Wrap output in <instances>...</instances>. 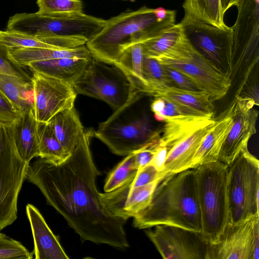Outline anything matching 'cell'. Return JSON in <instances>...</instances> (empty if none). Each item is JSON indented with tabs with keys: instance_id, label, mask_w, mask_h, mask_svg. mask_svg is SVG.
<instances>
[{
	"instance_id": "cell-36",
	"label": "cell",
	"mask_w": 259,
	"mask_h": 259,
	"mask_svg": "<svg viewBox=\"0 0 259 259\" xmlns=\"http://www.w3.org/2000/svg\"><path fill=\"white\" fill-rule=\"evenodd\" d=\"M33 254L21 242L0 233V259H31Z\"/></svg>"
},
{
	"instance_id": "cell-5",
	"label": "cell",
	"mask_w": 259,
	"mask_h": 259,
	"mask_svg": "<svg viewBox=\"0 0 259 259\" xmlns=\"http://www.w3.org/2000/svg\"><path fill=\"white\" fill-rule=\"evenodd\" d=\"M233 42L225 62L226 74L235 91H242L259 60V0H239Z\"/></svg>"
},
{
	"instance_id": "cell-18",
	"label": "cell",
	"mask_w": 259,
	"mask_h": 259,
	"mask_svg": "<svg viewBox=\"0 0 259 259\" xmlns=\"http://www.w3.org/2000/svg\"><path fill=\"white\" fill-rule=\"evenodd\" d=\"M161 181L157 180L135 188L131 187L130 181L113 191L101 193V199L112 214L127 220L135 217L150 204L155 189Z\"/></svg>"
},
{
	"instance_id": "cell-17",
	"label": "cell",
	"mask_w": 259,
	"mask_h": 259,
	"mask_svg": "<svg viewBox=\"0 0 259 259\" xmlns=\"http://www.w3.org/2000/svg\"><path fill=\"white\" fill-rule=\"evenodd\" d=\"M146 234L163 258L205 259L208 244L198 233L161 225Z\"/></svg>"
},
{
	"instance_id": "cell-1",
	"label": "cell",
	"mask_w": 259,
	"mask_h": 259,
	"mask_svg": "<svg viewBox=\"0 0 259 259\" xmlns=\"http://www.w3.org/2000/svg\"><path fill=\"white\" fill-rule=\"evenodd\" d=\"M94 132L92 128L84 130L71 155L61 164L39 157L30 162L26 179L38 188L82 241L126 248L129 244L124 227L127 220L104 206L96 187L100 173L90 148Z\"/></svg>"
},
{
	"instance_id": "cell-30",
	"label": "cell",
	"mask_w": 259,
	"mask_h": 259,
	"mask_svg": "<svg viewBox=\"0 0 259 259\" xmlns=\"http://www.w3.org/2000/svg\"><path fill=\"white\" fill-rule=\"evenodd\" d=\"M183 32L181 23H175L155 36L142 42L144 56L154 58L162 55L176 42Z\"/></svg>"
},
{
	"instance_id": "cell-2",
	"label": "cell",
	"mask_w": 259,
	"mask_h": 259,
	"mask_svg": "<svg viewBox=\"0 0 259 259\" xmlns=\"http://www.w3.org/2000/svg\"><path fill=\"white\" fill-rule=\"evenodd\" d=\"M134 218V226L141 229L164 225L200 233L201 220L194 169L164 178L155 188L150 204Z\"/></svg>"
},
{
	"instance_id": "cell-29",
	"label": "cell",
	"mask_w": 259,
	"mask_h": 259,
	"mask_svg": "<svg viewBox=\"0 0 259 259\" xmlns=\"http://www.w3.org/2000/svg\"><path fill=\"white\" fill-rule=\"evenodd\" d=\"M37 135L39 157L59 164L71 155L64 149L48 123L37 121Z\"/></svg>"
},
{
	"instance_id": "cell-15",
	"label": "cell",
	"mask_w": 259,
	"mask_h": 259,
	"mask_svg": "<svg viewBox=\"0 0 259 259\" xmlns=\"http://www.w3.org/2000/svg\"><path fill=\"white\" fill-rule=\"evenodd\" d=\"M31 82L38 122L48 123L59 112L74 107L77 94L71 85L37 72H32Z\"/></svg>"
},
{
	"instance_id": "cell-9",
	"label": "cell",
	"mask_w": 259,
	"mask_h": 259,
	"mask_svg": "<svg viewBox=\"0 0 259 259\" xmlns=\"http://www.w3.org/2000/svg\"><path fill=\"white\" fill-rule=\"evenodd\" d=\"M106 22L83 13L61 15L21 13L9 18L6 30L40 39L73 37L83 38L88 41L102 30Z\"/></svg>"
},
{
	"instance_id": "cell-43",
	"label": "cell",
	"mask_w": 259,
	"mask_h": 259,
	"mask_svg": "<svg viewBox=\"0 0 259 259\" xmlns=\"http://www.w3.org/2000/svg\"><path fill=\"white\" fill-rule=\"evenodd\" d=\"M155 99L150 105V109L154 115L161 112L165 107V101L160 97H154Z\"/></svg>"
},
{
	"instance_id": "cell-22",
	"label": "cell",
	"mask_w": 259,
	"mask_h": 259,
	"mask_svg": "<svg viewBox=\"0 0 259 259\" xmlns=\"http://www.w3.org/2000/svg\"><path fill=\"white\" fill-rule=\"evenodd\" d=\"M91 59H56L32 62L27 67L32 72L46 74L73 87L84 73Z\"/></svg>"
},
{
	"instance_id": "cell-25",
	"label": "cell",
	"mask_w": 259,
	"mask_h": 259,
	"mask_svg": "<svg viewBox=\"0 0 259 259\" xmlns=\"http://www.w3.org/2000/svg\"><path fill=\"white\" fill-rule=\"evenodd\" d=\"M12 56L20 65L27 66L30 63L60 58L90 59L92 55L85 45L71 49L44 48L9 49Z\"/></svg>"
},
{
	"instance_id": "cell-40",
	"label": "cell",
	"mask_w": 259,
	"mask_h": 259,
	"mask_svg": "<svg viewBox=\"0 0 259 259\" xmlns=\"http://www.w3.org/2000/svg\"><path fill=\"white\" fill-rule=\"evenodd\" d=\"M19 114L0 90V125H12Z\"/></svg>"
},
{
	"instance_id": "cell-28",
	"label": "cell",
	"mask_w": 259,
	"mask_h": 259,
	"mask_svg": "<svg viewBox=\"0 0 259 259\" xmlns=\"http://www.w3.org/2000/svg\"><path fill=\"white\" fill-rule=\"evenodd\" d=\"M183 7L185 13L197 19L221 28L227 26L221 0H185Z\"/></svg>"
},
{
	"instance_id": "cell-32",
	"label": "cell",
	"mask_w": 259,
	"mask_h": 259,
	"mask_svg": "<svg viewBox=\"0 0 259 259\" xmlns=\"http://www.w3.org/2000/svg\"><path fill=\"white\" fill-rule=\"evenodd\" d=\"M0 42L9 49L44 48L56 49L40 39L11 30H0Z\"/></svg>"
},
{
	"instance_id": "cell-35",
	"label": "cell",
	"mask_w": 259,
	"mask_h": 259,
	"mask_svg": "<svg viewBox=\"0 0 259 259\" xmlns=\"http://www.w3.org/2000/svg\"><path fill=\"white\" fill-rule=\"evenodd\" d=\"M0 74L10 75L31 81L26 67L19 64L11 55L9 48L0 42Z\"/></svg>"
},
{
	"instance_id": "cell-26",
	"label": "cell",
	"mask_w": 259,
	"mask_h": 259,
	"mask_svg": "<svg viewBox=\"0 0 259 259\" xmlns=\"http://www.w3.org/2000/svg\"><path fill=\"white\" fill-rule=\"evenodd\" d=\"M0 90L19 114L27 109H34L31 81L10 75L0 74Z\"/></svg>"
},
{
	"instance_id": "cell-20",
	"label": "cell",
	"mask_w": 259,
	"mask_h": 259,
	"mask_svg": "<svg viewBox=\"0 0 259 259\" xmlns=\"http://www.w3.org/2000/svg\"><path fill=\"white\" fill-rule=\"evenodd\" d=\"M14 142L19 154L27 162L39 156L37 135V121L34 109L20 113L12 124Z\"/></svg>"
},
{
	"instance_id": "cell-38",
	"label": "cell",
	"mask_w": 259,
	"mask_h": 259,
	"mask_svg": "<svg viewBox=\"0 0 259 259\" xmlns=\"http://www.w3.org/2000/svg\"><path fill=\"white\" fill-rule=\"evenodd\" d=\"M164 74L170 85L191 91H202L188 77L169 67L162 65Z\"/></svg>"
},
{
	"instance_id": "cell-3",
	"label": "cell",
	"mask_w": 259,
	"mask_h": 259,
	"mask_svg": "<svg viewBox=\"0 0 259 259\" xmlns=\"http://www.w3.org/2000/svg\"><path fill=\"white\" fill-rule=\"evenodd\" d=\"M176 16L158 22L154 9L145 6L122 12L107 20L102 30L85 46L93 58L114 64L128 47L151 38L175 24Z\"/></svg>"
},
{
	"instance_id": "cell-23",
	"label": "cell",
	"mask_w": 259,
	"mask_h": 259,
	"mask_svg": "<svg viewBox=\"0 0 259 259\" xmlns=\"http://www.w3.org/2000/svg\"><path fill=\"white\" fill-rule=\"evenodd\" d=\"M145 95L189 106L209 117H212L214 113L213 101L209 95L203 91H191L162 84L148 89Z\"/></svg>"
},
{
	"instance_id": "cell-12",
	"label": "cell",
	"mask_w": 259,
	"mask_h": 259,
	"mask_svg": "<svg viewBox=\"0 0 259 259\" xmlns=\"http://www.w3.org/2000/svg\"><path fill=\"white\" fill-rule=\"evenodd\" d=\"M29 163L18 152L12 125H0V231L17 219L18 195Z\"/></svg>"
},
{
	"instance_id": "cell-37",
	"label": "cell",
	"mask_w": 259,
	"mask_h": 259,
	"mask_svg": "<svg viewBox=\"0 0 259 259\" xmlns=\"http://www.w3.org/2000/svg\"><path fill=\"white\" fill-rule=\"evenodd\" d=\"M163 99L165 101V107L163 110L158 114L154 115L155 118L158 121H163L164 118L166 117L181 115L208 116L189 106L180 104L167 99Z\"/></svg>"
},
{
	"instance_id": "cell-16",
	"label": "cell",
	"mask_w": 259,
	"mask_h": 259,
	"mask_svg": "<svg viewBox=\"0 0 259 259\" xmlns=\"http://www.w3.org/2000/svg\"><path fill=\"white\" fill-rule=\"evenodd\" d=\"M258 105L251 98L245 96L235 97L228 111L233 118L231 128L223 145L218 161L229 165L245 148L250 138L256 133Z\"/></svg>"
},
{
	"instance_id": "cell-13",
	"label": "cell",
	"mask_w": 259,
	"mask_h": 259,
	"mask_svg": "<svg viewBox=\"0 0 259 259\" xmlns=\"http://www.w3.org/2000/svg\"><path fill=\"white\" fill-rule=\"evenodd\" d=\"M259 215L228 224L219 240L207 245L205 259H258Z\"/></svg>"
},
{
	"instance_id": "cell-24",
	"label": "cell",
	"mask_w": 259,
	"mask_h": 259,
	"mask_svg": "<svg viewBox=\"0 0 259 259\" xmlns=\"http://www.w3.org/2000/svg\"><path fill=\"white\" fill-rule=\"evenodd\" d=\"M48 123L65 151L71 154L84 131L74 107L59 112Z\"/></svg>"
},
{
	"instance_id": "cell-6",
	"label": "cell",
	"mask_w": 259,
	"mask_h": 259,
	"mask_svg": "<svg viewBox=\"0 0 259 259\" xmlns=\"http://www.w3.org/2000/svg\"><path fill=\"white\" fill-rule=\"evenodd\" d=\"M136 96L106 121L100 123L94 132V137L116 155L126 156L156 143L160 139V133L154 130L148 115H137L135 111Z\"/></svg>"
},
{
	"instance_id": "cell-44",
	"label": "cell",
	"mask_w": 259,
	"mask_h": 259,
	"mask_svg": "<svg viewBox=\"0 0 259 259\" xmlns=\"http://www.w3.org/2000/svg\"><path fill=\"white\" fill-rule=\"evenodd\" d=\"M239 0H221L223 12L225 13L231 7L236 5Z\"/></svg>"
},
{
	"instance_id": "cell-34",
	"label": "cell",
	"mask_w": 259,
	"mask_h": 259,
	"mask_svg": "<svg viewBox=\"0 0 259 259\" xmlns=\"http://www.w3.org/2000/svg\"><path fill=\"white\" fill-rule=\"evenodd\" d=\"M142 75L147 84L144 94L149 88L162 84L169 85L164 74L162 65L154 58L144 56L142 65Z\"/></svg>"
},
{
	"instance_id": "cell-21",
	"label": "cell",
	"mask_w": 259,
	"mask_h": 259,
	"mask_svg": "<svg viewBox=\"0 0 259 259\" xmlns=\"http://www.w3.org/2000/svg\"><path fill=\"white\" fill-rule=\"evenodd\" d=\"M233 118L228 111L216 120L215 124L201 142L191 164L190 169L218 161L223 145L231 128Z\"/></svg>"
},
{
	"instance_id": "cell-8",
	"label": "cell",
	"mask_w": 259,
	"mask_h": 259,
	"mask_svg": "<svg viewBox=\"0 0 259 259\" xmlns=\"http://www.w3.org/2000/svg\"><path fill=\"white\" fill-rule=\"evenodd\" d=\"M154 59L188 77L213 102L224 98L231 89L225 71L197 50L184 32L171 47Z\"/></svg>"
},
{
	"instance_id": "cell-19",
	"label": "cell",
	"mask_w": 259,
	"mask_h": 259,
	"mask_svg": "<svg viewBox=\"0 0 259 259\" xmlns=\"http://www.w3.org/2000/svg\"><path fill=\"white\" fill-rule=\"evenodd\" d=\"M34 241L36 259H69L60 242L39 210L31 204L26 206Z\"/></svg>"
},
{
	"instance_id": "cell-10",
	"label": "cell",
	"mask_w": 259,
	"mask_h": 259,
	"mask_svg": "<svg viewBox=\"0 0 259 259\" xmlns=\"http://www.w3.org/2000/svg\"><path fill=\"white\" fill-rule=\"evenodd\" d=\"M229 224L259 215V161L243 149L228 167Z\"/></svg>"
},
{
	"instance_id": "cell-4",
	"label": "cell",
	"mask_w": 259,
	"mask_h": 259,
	"mask_svg": "<svg viewBox=\"0 0 259 259\" xmlns=\"http://www.w3.org/2000/svg\"><path fill=\"white\" fill-rule=\"evenodd\" d=\"M228 167L217 161L194 169L201 220L199 234L208 245L218 242L229 222Z\"/></svg>"
},
{
	"instance_id": "cell-41",
	"label": "cell",
	"mask_w": 259,
	"mask_h": 259,
	"mask_svg": "<svg viewBox=\"0 0 259 259\" xmlns=\"http://www.w3.org/2000/svg\"><path fill=\"white\" fill-rule=\"evenodd\" d=\"M156 143L135 152L136 164L138 170L150 163L154 156Z\"/></svg>"
},
{
	"instance_id": "cell-39",
	"label": "cell",
	"mask_w": 259,
	"mask_h": 259,
	"mask_svg": "<svg viewBox=\"0 0 259 259\" xmlns=\"http://www.w3.org/2000/svg\"><path fill=\"white\" fill-rule=\"evenodd\" d=\"M164 175L158 171L152 165L149 164L138 170L134 179L131 182L132 188L147 185L157 180H162Z\"/></svg>"
},
{
	"instance_id": "cell-31",
	"label": "cell",
	"mask_w": 259,
	"mask_h": 259,
	"mask_svg": "<svg viewBox=\"0 0 259 259\" xmlns=\"http://www.w3.org/2000/svg\"><path fill=\"white\" fill-rule=\"evenodd\" d=\"M138 172L135 153L126 155L108 175L104 187L105 192L121 187L133 180Z\"/></svg>"
},
{
	"instance_id": "cell-11",
	"label": "cell",
	"mask_w": 259,
	"mask_h": 259,
	"mask_svg": "<svg viewBox=\"0 0 259 259\" xmlns=\"http://www.w3.org/2000/svg\"><path fill=\"white\" fill-rule=\"evenodd\" d=\"M73 88L77 94L102 100L114 111L126 105L139 93L119 67L92 57L84 73Z\"/></svg>"
},
{
	"instance_id": "cell-33",
	"label": "cell",
	"mask_w": 259,
	"mask_h": 259,
	"mask_svg": "<svg viewBox=\"0 0 259 259\" xmlns=\"http://www.w3.org/2000/svg\"><path fill=\"white\" fill-rule=\"evenodd\" d=\"M39 13L43 15L74 14L83 13L80 0H36Z\"/></svg>"
},
{
	"instance_id": "cell-14",
	"label": "cell",
	"mask_w": 259,
	"mask_h": 259,
	"mask_svg": "<svg viewBox=\"0 0 259 259\" xmlns=\"http://www.w3.org/2000/svg\"><path fill=\"white\" fill-rule=\"evenodd\" d=\"M191 43L218 67L225 65L233 42V28H221L185 13L180 22Z\"/></svg>"
},
{
	"instance_id": "cell-45",
	"label": "cell",
	"mask_w": 259,
	"mask_h": 259,
	"mask_svg": "<svg viewBox=\"0 0 259 259\" xmlns=\"http://www.w3.org/2000/svg\"><path fill=\"white\" fill-rule=\"evenodd\" d=\"M121 1H132L133 0H121Z\"/></svg>"
},
{
	"instance_id": "cell-27",
	"label": "cell",
	"mask_w": 259,
	"mask_h": 259,
	"mask_svg": "<svg viewBox=\"0 0 259 259\" xmlns=\"http://www.w3.org/2000/svg\"><path fill=\"white\" fill-rule=\"evenodd\" d=\"M144 57L142 43H136L126 48L114 64L126 74L137 91L143 94L147 88L142 75Z\"/></svg>"
},
{
	"instance_id": "cell-42",
	"label": "cell",
	"mask_w": 259,
	"mask_h": 259,
	"mask_svg": "<svg viewBox=\"0 0 259 259\" xmlns=\"http://www.w3.org/2000/svg\"><path fill=\"white\" fill-rule=\"evenodd\" d=\"M167 153V148L160 142L159 139L158 143L155 146L154 156L150 164L158 171L163 173Z\"/></svg>"
},
{
	"instance_id": "cell-7",
	"label": "cell",
	"mask_w": 259,
	"mask_h": 259,
	"mask_svg": "<svg viewBox=\"0 0 259 259\" xmlns=\"http://www.w3.org/2000/svg\"><path fill=\"white\" fill-rule=\"evenodd\" d=\"M160 141L168 150L164 178L190 169L204 138L215 123L212 117L181 115L166 117Z\"/></svg>"
}]
</instances>
